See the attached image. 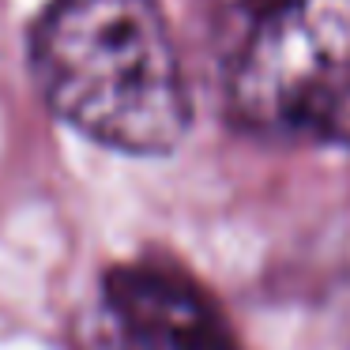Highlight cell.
Instances as JSON below:
<instances>
[{"label": "cell", "instance_id": "cell-1", "mask_svg": "<svg viewBox=\"0 0 350 350\" xmlns=\"http://www.w3.org/2000/svg\"><path fill=\"white\" fill-rule=\"evenodd\" d=\"M31 61L49 109L106 147L162 154L189 132V87L159 0H53Z\"/></svg>", "mask_w": 350, "mask_h": 350}, {"label": "cell", "instance_id": "cell-2", "mask_svg": "<svg viewBox=\"0 0 350 350\" xmlns=\"http://www.w3.org/2000/svg\"><path fill=\"white\" fill-rule=\"evenodd\" d=\"M226 94L260 136L350 147V0H245Z\"/></svg>", "mask_w": 350, "mask_h": 350}, {"label": "cell", "instance_id": "cell-3", "mask_svg": "<svg viewBox=\"0 0 350 350\" xmlns=\"http://www.w3.org/2000/svg\"><path fill=\"white\" fill-rule=\"evenodd\" d=\"M327 309H332L335 339L342 342V350H350V275H342V282L335 286V294H332V301H327Z\"/></svg>", "mask_w": 350, "mask_h": 350}]
</instances>
